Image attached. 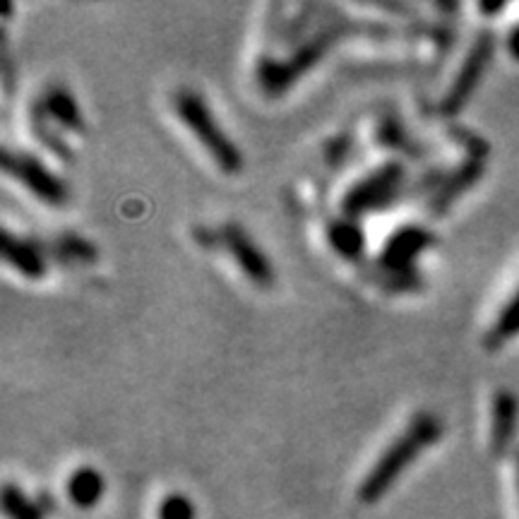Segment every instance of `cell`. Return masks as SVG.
Segmentation results:
<instances>
[{"instance_id":"obj_1","label":"cell","mask_w":519,"mask_h":519,"mask_svg":"<svg viewBox=\"0 0 519 519\" xmlns=\"http://www.w3.org/2000/svg\"><path fill=\"white\" fill-rule=\"evenodd\" d=\"M443 435V423L431 411H421L414 419L409 421V426L387 445V450L378 457V462L373 464V469L368 471L366 479L359 486V500L363 505L378 503L383 495L395 486V481L411 467L416 457L423 450H428L435 440Z\"/></svg>"},{"instance_id":"obj_2","label":"cell","mask_w":519,"mask_h":519,"mask_svg":"<svg viewBox=\"0 0 519 519\" xmlns=\"http://www.w3.org/2000/svg\"><path fill=\"white\" fill-rule=\"evenodd\" d=\"M173 106H176L178 118L195 135V140L207 149V154L214 159L224 173H238L243 166V154L236 147V142L224 133L210 106L193 89H178L173 94Z\"/></svg>"},{"instance_id":"obj_3","label":"cell","mask_w":519,"mask_h":519,"mask_svg":"<svg viewBox=\"0 0 519 519\" xmlns=\"http://www.w3.org/2000/svg\"><path fill=\"white\" fill-rule=\"evenodd\" d=\"M3 169L5 173L17 178L34 198H39L46 205H63L68 200V188L58 176L46 169L37 157L29 152H13L5 149L3 152Z\"/></svg>"},{"instance_id":"obj_4","label":"cell","mask_w":519,"mask_h":519,"mask_svg":"<svg viewBox=\"0 0 519 519\" xmlns=\"http://www.w3.org/2000/svg\"><path fill=\"white\" fill-rule=\"evenodd\" d=\"M404 169L399 164H385L373 173H368L366 178H361L354 188L346 193L344 198V210L349 214H363L375 207L390 205L392 198L397 195L399 186H402Z\"/></svg>"},{"instance_id":"obj_5","label":"cell","mask_w":519,"mask_h":519,"mask_svg":"<svg viewBox=\"0 0 519 519\" xmlns=\"http://www.w3.org/2000/svg\"><path fill=\"white\" fill-rule=\"evenodd\" d=\"M493 56V34L491 32H483L476 37L474 46H471L467 58H464L462 68L452 82L450 89H447L445 99H443V111L447 116H455L459 109H464L474 89L479 87L483 73H486L488 63H491Z\"/></svg>"},{"instance_id":"obj_6","label":"cell","mask_w":519,"mask_h":519,"mask_svg":"<svg viewBox=\"0 0 519 519\" xmlns=\"http://www.w3.org/2000/svg\"><path fill=\"white\" fill-rule=\"evenodd\" d=\"M224 243L229 248V253L234 255L236 265L241 267V272L246 274L253 284H258L265 289L274 282V270L272 262L262 253V248L253 241V236H248V231L238 224H226L224 226Z\"/></svg>"},{"instance_id":"obj_7","label":"cell","mask_w":519,"mask_h":519,"mask_svg":"<svg viewBox=\"0 0 519 519\" xmlns=\"http://www.w3.org/2000/svg\"><path fill=\"white\" fill-rule=\"evenodd\" d=\"M3 258L8 265H13L17 272H22L29 279H39L46 270L41 250L37 246H32L29 241L15 238L10 231H5L3 236Z\"/></svg>"},{"instance_id":"obj_8","label":"cell","mask_w":519,"mask_h":519,"mask_svg":"<svg viewBox=\"0 0 519 519\" xmlns=\"http://www.w3.org/2000/svg\"><path fill=\"white\" fill-rule=\"evenodd\" d=\"M426 241H428V234L426 231L416 229V226L399 229L383 248V262H387L390 267L407 265V262H411L416 255H419L421 248H426Z\"/></svg>"},{"instance_id":"obj_9","label":"cell","mask_w":519,"mask_h":519,"mask_svg":"<svg viewBox=\"0 0 519 519\" xmlns=\"http://www.w3.org/2000/svg\"><path fill=\"white\" fill-rule=\"evenodd\" d=\"M101 495H104V476L97 469L82 467L73 471L68 481L70 503L82 507V510H89V507L99 503Z\"/></svg>"},{"instance_id":"obj_10","label":"cell","mask_w":519,"mask_h":519,"mask_svg":"<svg viewBox=\"0 0 519 519\" xmlns=\"http://www.w3.org/2000/svg\"><path fill=\"white\" fill-rule=\"evenodd\" d=\"M44 111L49 113L51 118H56L63 128L68 130H80L82 128V116H80V106L73 99V94L61 85H51L44 92V101H41Z\"/></svg>"},{"instance_id":"obj_11","label":"cell","mask_w":519,"mask_h":519,"mask_svg":"<svg viewBox=\"0 0 519 519\" xmlns=\"http://www.w3.org/2000/svg\"><path fill=\"white\" fill-rule=\"evenodd\" d=\"M517 421V402L510 392H498L493 399V426H491V443L493 450H505L515 433Z\"/></svg>"},{"instance_id":"obj_12","label":"cell","mask_w":519,"mask_h":519,"mask_svg":"<svg viewBox=\"0 0 519 519\" xmlns=\"http://www.w3.org/2000/svg\"><path fill=\"white\" fill-rule=\"evenodd\" d=\"M3 512L8 515V519H44L41 507L34 500H29L13 483H5Z\"/></svg>"},{"instance_id":"obj_13","label":"cell","mask_w":519,"mask_h":519,"mask_svg":"<svg viewBox=\"0 0 519 519\" xmlns=\"http://www.w3.org/2000/svg\"><path fill=\"white\" fill-rule=\"evenodd\" d=\"M332 246L337 248L339 255H344L346 260H356L363 253V234L356 224L342 222L332 226Z\"/></svg>"},{"instance_id":"obj_14","label":"cell","mask_w":519,"mask_h":519,"mask_svg":"<svg viewBox=\"0 0 519 519\" xmlns=\"http://www.w3.org/2000/svg\"><path fill=\"white\" fill-rule=\"evenodd\" d=\"M515 334H519V291L510 298V303L500 313V318L495 320L493 330L488 334V344L498 346L507 342L510 337H515Z\"/></svg>"},{"instance_id":"obj_15","label":"cell","mask_w":519,"mask_h":519,"mask_svg":"<svg viewBox=\"0 0 519 519\" xmlns=\"http://www.w3.org/2000/svg\"><path fill=\"white\" fill-rule=\"evenodd\" d=\"M159 519H195V505L183 493H171L159 505Z\"/></svg>"},{"instance_id":"obj_16","label":"cell","mask_w":519,"mask_h":519,"mask_svg":"<svg viewBox=\"0 0 519 519\" xmlns=\"http://www.w3.org/2000/svg\"><path fill=\"white\" fill-rule=\"evenodd\" d=\"M517 474H519V457H517Z\"/></svg>"}]
</instances>
